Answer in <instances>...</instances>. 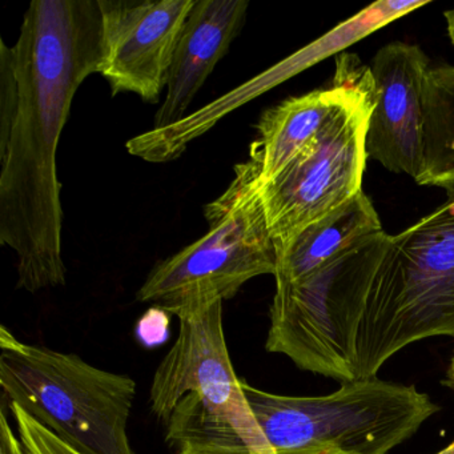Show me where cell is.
Listing matches in <instances>:
<instances>
[{
  "instance_id": "6da1fadb",
  "label": "cell",
  "mask_w": 454,
  "mask_h": 454,
  "mask_svg": "<svg viewBox=\"0 0 454 454\" xmlns=\"http://www.w3.org/2000/svg\"><path fill=\"white\" fill-rule=\"evenodd\" d=\"M0 244L18 289L66 284L57 153L79 87L99 74L98 0H34L14 46L0 42Z\"/></svg>"
},
{
  "instance_id": "7a4b0ae2",
  "label": "cell",
  "mask_w": 454,
  "mask_h": 454,
  "mask_svg": "<svg viewBox=\"0 0 454 454\" xmlns=\"http://www.w3.org/2000/svg\"><path fill=\"white\" fill-rule=\"evenodd\" d=\"M440 336L454 339V192L389 235L353 334L356 380L377 377L403 348Z\"/></svg>"
},
{
  "instance_id": "3957f363",
  "label": "cell",
  "mask_w": 454,
  "mask_h": 454,
  "mask_svg": "<svg viewBox=\"0 0 454 454\" xmlns=\"http://www.w3.org/2000/svg\"><path fill=\"white\" fill-rule=\"evenodd\" d=\"M257 427L275 454H387L440 408L413 385L372 379L325 395H283L240 380Z\"/></svg>"
},
{
  "instance_id": "277c9868",
  "label": "cell",
  "mask_w": 454,
  "mask_h": 454,
  "mask_svg": "<svg viewBox=\"0 0 454 454\" xmlns=\"http://www.w3.org/2000/svg\"><path fill=\"white\" fill-rule=\"evenodd\" d=\"M0 384L10 403L81 454H135L129 421L137 382L75 353L18 339L0 326Z\"/></svg>"
},
{
  "instance_id": "5b68a950",
  "label": "cell",
  "mask_w": 454,
  "mask_h": 454,
  "mask_svg": "<svg viewBox=\"0 0 454 454\" xmlns=\"http://www.w3.org/2000/svg\"><path fill=\"white\" fill-rule=\"evenodd\" d=\"M204 217L208 232L158 262L137 291V301L180 320L232 299L252 278L275 276L278 251L251 161L235 167L232 182L204 207Z\"/></svg>"
},
{
  "instance_id": "8992f818",
  "label": "cell",
  "mask_w": 454,
  "mask_h": 454,
  "mask_svg": "<svg viewBox=\"0 0 454 454\" xmlns=\"http://www.w3.org/2000/svg\"><path fill=\"white\" fill-rule=\"evenodd\" d=\"M384 231L356 241L294 283H276L265 349L302 371L355 381L352 339L387 248Z\"/></svg>"
},
{
  "instance_id": "52a82bcc",
  "label": "cell",
  "mask_w": 454,
  "mask_h": 454,
  "mask_svg": "<svg viewBox=\"0 0 454 454\" xmlns=\"http://www.w3.org/2000/svg\"><path fill=\"white\" fill-rule=\"evenodd\" d=\"M376 105L371 81L337 110L292 163L262 188L278 260L300 232L361 192L366 132Z\"/></svg>"
},
{
  "instance_id": "ba28073f",
  "label": "cell",
  "mask_w": 454,
  "mask_h": 454,
  "mask_svg": "<svg viewBox=\"0 0 454 454\" xmlns=\"http://www.w3.org/2000/svg\"><path fill=\"white\" fill-rule=\"evenodd\" d=\"M190 393H196L212 414L230 422L252 450L270 451L231 363L222 301L180 318L176 341L153 374L151 411L167 424L177 403Z\"/></svg>"
},
{
  "instance_id": "9c48e42d",
  "label": "cell",
  "mask_w": 454,
  "mask_h": 454,
  "mask_svg": "<svg viewBox=\"0 0 454 454\" xmlns=\"http://www.w3.org/2000/svg\"><path fill=\"white\" fill-rule=\"evenodd\" d=\"M102 14L99 75L111 95L156 105L167 90L185 22L196 0H98Z\"/></svg>"
},
{
  "instance_id": "30bf717a",
  "label": "cell",
  "mask_w": 454,
  "mask_h": 454,
  "mask_svg": "<svg viewBox=\"0 0 454 454\" xmlns=\"http://www.w3.org/2000/svg\"><path fill=\"white\" fill-rule=\"evenodd\" d=\"M430 66L421 47L403 42L385 44L369 65L376 105L366 132L368 159L414 182L424 169L422 83Z\"/></svg>"
},
{
  "instance_id": "8fae6325",
  "label": "cell",
  "mask_w": 454,
  "mask_h": 454,
  "mask_svg": "<svg viewBox=\"0 0 454 454\" xmlns=\"http://www.w3.org/2000/svg\"><path fill=\"white\" fill-rule=\"evenodd\" d=\"M372 79L371 68L353 54H340L328 89L292 97L262 114L249 159L260 187L278 176L337 110Z\"/></svg>"
},
{
  "instance_id": "7c38bea8",
  "label": "cell",
  "mask_w": 454,
  "mask_h": 454,
  "mask_svg": "<svg viewBox=\"0 0 454 454\" xmlns=\"http://www.w3.org/2000/svg\"><path fill=\"white\" fill-rule=\"evenodd\" d=\"M248 7V0H196L175 52L153 129L183 121L191 103L246 26Z\"/></svg>"
},
{
  "instance_id": "4fadbf2b",
  "label": "cell",
  "mask_w": 454,
  "mask_h": 454,
  "mask_svg": "<svg viewBox=\"0 0 454 454\" xmlns=\"http://www.w3.org/2000/svg\"><path fill=\"white\" fill-rule=\"evenodd\" d=\"M382 230L368 195L361 191L340 208L312 223L278 260L276 283H294L315 272L356 241Z\"/></svg>"
},
{
  "instance_id": "5bb4252c",
  "label": "cell",
  "mask_w": 454,
  "mask_h": 454,
  "mask_svg": "<svg viewBox=\"0 0 454 454\" xmlns=\"http://www.w3.org/2000/svg\"><path fill=\"white\" fill-rule=\"evenodd\" d=\"M427 137L438 176L454 188V66L441 71L430 91Z\"/></svg>"
},
{
  "instance_id": "9a60e30c",
  "label": "cell",
  "mask_w": 454,
  "mask_h": 454,
  "mask_svg": "<svg viewBox=\"0 0 454 454\" xmlns=\"http://www.w3.org/2000/svg\"><path fill=\"white\" fill-rule=\"evenodd\" d=\"M10 411L17 422L20 441L28 454H81L26 413L17 403H10Z\"/></svg>"
},
{
  "instance_id": "2e32d148",
  "label": "cell",
  "mask_w": 454,
  "mask_h": 454,
  "mask_svg": "<svg viewBox=\"0 0 454 454\" xmlns=\"http://www.w3.org/2000/svg\"><path fill=\"white\" fill-rule=\"evenodd\" d=\"M167 313L168 312L156 307L151 308L145 313V317L137 324V336L142 342L153 347L159 342L166 341L169 323Z\"/></svg>"
},
{
  "instance_id": "e0dca14e",
  "label": "cell",
  "mask_w": 454,
  "mask_h": 454,
  "mask_svg": "<svg viewBox=\"0 0 454 454\" xmlns=\"http://www.w3.org/2000/svg\"><path fill=\"white\" fill-rule=\"evenodd\" d=\"M0 454H28L20 438L12 432L4 411L0 417Z\"/></svg>"
},
{
  "instance_id": "ac0fdd59",
  "label": "cell",
  "mask_w": 454,
  "mask_h": 454,
  "mask_svg": "<svg viewBox=\"0 0 454 454\" xmlns=\"http://www.w3.org/2000/svg\"><path fill=\"white\" fill-rule=\"evenodd\" d=\"M443 18L446 20V30H448V36L450 39L451 44L454 47V7L453 9L448 10L443 14Z\"/></svg>"
},
{
  "instance_id": "d6986e66",
  "label": "cell",
  "mask_w": 454,
  "mask_h": 454,
  "mask_svg": "<svg viewBox=\"0 0 454 454\" xmlns=\"http://www.w3.org/2000/svg\"><path fill=\"white\" fill-rule=\"evenodd\" d=\"M443 384H445L446 387H450V389L454 390V352L453 355H451L450 363H449L448 371H446V377Z\"/></svg>"
},
{
  "instance_id": "ffe728a7",
  "label": "cell",
  "mask_w": 454,
  "mask_h": 454,
  "mask_svg": "<svg viewBox=\"0 0 454 454\" xmlns=\"http://www.w3.org/2000/svg\"><path fill=\"white\" fill-rule=\"evenodd\" d=\"M224 454H259L256 453V451L251 450V449H240V450H233L230 451V453H224ZM264 454H275L273 451H268V453Z\"/></svg>"
},
{
  "instance_id": "44dd1931",
  "label": "cell",
  "mask_w": 454,
  "mask_h": 454,
  "mask_svg": "<svg viewBox=\"0 0 454 454\" xmlns=\"http://www.w3.org/2000/svg\"><path fill=\"white\" fill-rule=\"evenodd\" d=\"M435 454H454V441L450 445L446 446L445 449H442V450L438 451V453Z\"/></svg>"
}]
</instances>
